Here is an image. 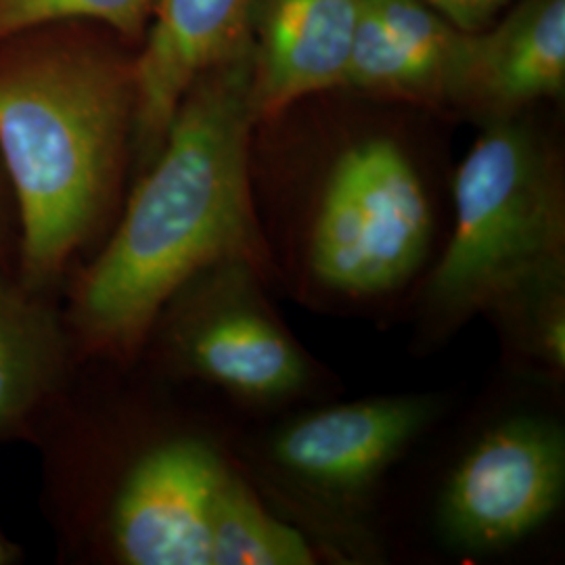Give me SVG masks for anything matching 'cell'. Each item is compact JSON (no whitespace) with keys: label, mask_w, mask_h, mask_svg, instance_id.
<instances>
[{"label":"cell","mask_w":565,"mask_h":565,"mask_svg":"<svg viewBox=\"0 0 565 565\" xmlns=\"http://www.w3.org/2000/svg\"><path fill=\"white\" fill-rule=\"evenodd\" d=\"M256 121L252 44L189 88L102 249L65 285L78 361L132 363L166 303L207 268L273 273L249 184Z\"/></svg>","instance_id":"6da1fadb"},{"label":"cell","mask_w":565,"mask_h":565,"mask_svg":"<svg viewBox=\"0 0 565 565\" xmlns=\"http://www.w3.org/2000/svg\"><path fill=\"white\" fill-rule=\"evenodd\" d=\"M132 67L76 41L0 44V162L20 212L18 277L61 296L111 223L132 145Z\"/></svg>","instance_id":"7a4b0ae2"},{"label":"cell","mask_w":565,"mask_h":565,"mask_svg":"<svg viewBox=\"0 0 565 565\" xmlns=\"http://www.w3.org/2000/svg\"><path fill=\"white\" fill-rule=\"evenodd\" d=\"M452 198V233L422 300L434 338L476 315L499 317L565 273L564 184L527 126L490 121L455 174Z\"/></svg>","instance_id":"3957f363"},{"label":"cell","mask_w":565,"mask_h":565,"mask_svg":"<svg viewBox=\"0 0 565 565\" xmlns=\"http://www.w3.org/2000/svg\"><path fill=\"white\" fill-rule=\"evenodd\" d=\"M431 245V202L403 147L369 137L343 149L306 228L310 279L348 302L382 300L419 275Z\"/></svg>","instance_id":"277c9868"},{"label":"cell","mask_w":565,"mask_h":565,"mask_svg":"<svg viewBox=\"0 0 565 565\" xmlns=\"http://www.w3.org/2000/svg\"><path fill=\"white\" fill-rule=\"evenodd\" d=\"M249 264L200 273L166 303L147 345L177 375L214 385L245 403L291 401L312 382V364L275 317Z\"/></svg>","instance_id":"5b68a950"},{"label":"cell","mask_w":565,"mask_h":565,"mask_svg":"<svg viewBox=\"0 0 565 565\" xmlns=\"http://www.w3.org/2000/svg\"><path fill=\"white\" fill-rule=\"evenodd\" d=\"M564 490L562 427L534 415L509 417L488 427L448 476L438 525L457 551H503L545 524Z\"/></svg>","instance_id":"8992f818"},{"label":"cell","mask_w":565,"mask_h":565,"mask_svg":"<svg viewBox=\"0 0 565 565\" xmlns=\"http://www.w3.org/2000/svg\"><path fill=\"white\" fill-rule=\"evenodd\" d=\"M226 471L218 448L200 436L142 446L107 497V555L121 565H210L212 509Z\"/></svg>","instance_id":"52a82bcc"},{"label":"cell","mask_w":565,"mask_h":565,"mask_svg":"<svg viewBox=\"0 0 565 565\" xmlns=\"http://www.w3.org/2000/svg\"><path fill=\"white\" fill-rule=\"evenodd\" d=\"M443 408L440 396H385L306 413L281 427L273 459L300 484L359 497L375 484Z\"/></svg>","instance_id":"ba28073f"},{"label":"cell","mask_w":565,"mask_h":565,"mask_svg":"<svg viewBox=\"0 0 565 565\" xmlns=\"http://www.w3.org/2000/svg\"><path fill=\"white\" fill-rule=\"evenodd\" d=\"M258 0H158L132 65V147L147 166L195 82L252 49Z\"/></svg>","instance_id":"9c48e42d"},{"label":"cell","mask_w":565,"mask_h":565,"mask_svg":"<svg viewBox=\"0 0 565 565\" xmlns=\"http://www.w3.org/2000/svg\"><path fill=\"white\" fill-rule=\"evenodd\" d=\"M363 0H258L254 105L270 120L303 97L345 86Z\"/></svg>","instance_id":"30bf717a"},{"label":"cell","mask_w":565,"mask_h":565,"mask_svg":"<svg viewBox=\"0 0 565 565\" xmlns=\"http://www.w3.org/2000/svg\"><path fill=\"white\" fill-rule=\"evenodd\" d=\"M76 361L60 296L36 291L0 266V446L41 431Z\"/></svg>","instance_id":"8fae6325"},{"label":"cell","mask_w":565,"mask_h":565,"mask_svg":"<svg viewBox=\"0 0 565 565\" xmlns=\"http://www.w3.org/2000/svg\"><path fill=\"white\" fill-rule=\"evenodd\" d=\"M564 86L565 0H522L494 28L469 32L450 97L503 118Z\"/></svg>","instance_id":"7c38bea8"},{"label":"cell","mask_w":565,"mask_h":565,"mask_svg":"<svg viewBox=\"0 0 565 565\" xmlns=\"http://www.w3.org/2000/svg\"><path fill=\"white\" fill-rule=\"evenodd\" d=\"M317 551L300 530L275 518L231 467L210 525V565H310Z\"/></svg>","instance_id":"4fadbf2b"},{"label":"cell","mask_w":565,"mask_h":565,"mask_svg":"<svg viewBox=\"0 0 565 565\" xmlns=\"http://www.w3.org/2000/svg\"><path fill=\"white\" fill-rule=\"evenodd\" d=\"M345 86L417 102L443 97L438 82L385 32L366 0L354 32Z\"/></svg>","instance_id":"5bb4252c"},{"label":"cell","mask_w":565,"mask_h":565,"mask_svg":"<svg viewBox=\"0 0 565 565\" xmlns=\"http://www.w3.org/2000/svg\"><path fill=\"white\" fill-rule=\"evenodd\" d=\"M366 4L385 32L438 82L443 97H450L469 32L424 0H366Z\"/></svg>","instance_id":"9a60e30c"},{"label":"cell","mask_w":565,"mask_h":565,"mask_svg":"<svg viewBox=\"0 0 565 565\" xmlns=\"http://www.w3.org/2000/svg\"><path fill=\"white\" fill-rule=\"evenodd\" d=\"M158 0H0V44L65 21H99L124 36H141Z\"/></svg>","instance_id":"2e32d148"},{"label":"cell","mask_w":565,"mask_h":565,"mask_svg":"<svg viewBox=\"0 0 565 565\" xmlns=\"http://www.w3.org/2000/svg\"><path fill=\"white\" fill-rule=\"evenodd\" d=\"M465 32H480L490 25L511 0H424Z\"/></svg>","instance_id":"e0dca14e"},{"label":"cell","mask_w":565,"mask_h":565,"mask_svg":"<svg viewBox=\"0 0 565 565\" xmlns=\"http://www.w3.org/2000/svg\"><path fill=\"white\" fill-rule=\"evenodd\" d=\"M20 212L11 182L0 162V266L15 270L20 256Z\"/></svg>","instance_id":"ac0fdd59"},{"label":"cell","mask_w":565,"mask_h":565,"mask_svg":"<svg viewBox=\"0 0 565 565\" xmlns=\"http://www.w3.org/2000/svg\"><path fill=\"white\" fill-rule=\"evenodd\" d=\"M23 559L20 546L15 545L0 527V565H15Z\"/></svg>","instance_id":"d6986e66"}]
</instances>
